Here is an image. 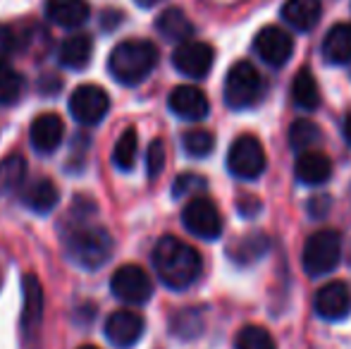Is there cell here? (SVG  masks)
I'll list each match as a JSON object with an SVG mask.
<instances>
[{"instance_id": "cell-1", "label": "cell", "mask_w": 351, "mask_h": 349, "mask_svg": "<svg viewBox=\"0 0 351 349\" xmlns=\"http://www.w3.org/2000/svg\"><path fill=\"white\" fill-rule=\"evenodd\" d=\"M153 268L162 285H167L170 289H186L199 280L204 261L191 244L167 234L158 239L153 249Z\"/></svg>"}, {"instance_id": "cell-2", "label": "cell", "mask_w": 351, "mask_h": 349, "mask_svg": "<svg viewBox=\"0 0 351 349\" xmlns=\"http://www.w3.org/2000/svg\"><path fill=\"white\" fill-rule=\"evenodd\" d=\"M158 65V48L146 38H130L112 48L108 58V70L112 80L125 86H136Z\"/></svg>"}, {"instance_id": "cell-3", "label": "cell", "mask_w": 351, "mask_h": 349, "mask_svg": "<svg viewBox=\"0 0 351 349\" xmlns=\"http://www.w3.org/2000/svg\"><path fill=\"white\" fill-rule=\"evenodd\" d=\"M65 254L84 270H98L112 256V237L98 225H74L65 230Z\"/></svg>"}, {"instance_id": "cell-4", "label": "cell", "mask_w": 351, "mask_h": 349, "mask_svg": "<svg viewBox=\"0 0 351 349\" xmlns=\"http://www.w3.org/2000/svg\"><path fill=\"white\" fill-rule=\"evenodd\" d=\"M265 84L261 72L251 62L241 60L227 72L225 80V103L232 110H246L254 108L263 98Z\"/></svg>"}, {"instance_id": "cell-5", "label": "cell", "mask_w": 351, "mask_h": 349, "mask_svg": "<svg viewBox=\"0 0 351 349\" xmlns=\"http://www.w3.org/2000/svg\"><path fill=\"white\" fill-rule=\"evenodd\" d=\"M304 270L311 278H320L337 268L342 258V234L337 230H318L304 244Z\"/></svg>"}, {"instance_id": "cell-6", "label": "cell", "mask_w": 351, "mask_h": 349, "mask_svg": "<svg viewBox=\"0 0 351 349\" xmlns=\"http://www.w3.org/2000/svg\"><path fill=\"white\" fill-rule=\"evenodd\" d=\"M227 168L239 180H256L265 170V151L263 144L254 134H241L232 141L227 154Z\"/></svg>"}, {"instance_id": "cell-7", "label": "cell", "mask_w": 351, "mask_h": 349, "mask_svg": "<svg viewBox=\"0 0 351 349\" xmlns=\"http://www.w3.org/2000/svg\"><path fill=\"white\" fill-rule=\"evenodd\" d=\"M110 289L125 304H146L153 294V282L141 265L127 263L112 273Z\"/></svg>"}, {"instance_id": "cell-8", "label": "cell", "mask_w": 351, "mask_h": 349, "mask_svg": "<svg viewBox=\"0 0 351 349\" xmlns=\"http://www.w3.org/2000/svg\"><path fill=\"white\" fill-rule=\"evenodd\" d=\"M110 110V98L96 84H82L70 96V112L72 117L84 127H93L103 120Z\"/></svg>"}, {"instance_id": "cell-9", "label": "cell", "mask_w": 351, "mask_h": 349, "mask_svg": "<svg viewBox=\"0 0 351 349\" xmlns=\"http://www.w3.org/2000/svg\"><path fill=\"white\" fill-rule=\"evenodd\" d=\"M182 223L191 234L201 239H217L222 234V215L217 206L206 196H196L184 206Z\"/></svg>"}, {"instance_id": "cell-10", "label": "cell", "mask_w": 351, "mask_h": 349, "mask_svg": "<svg viewBox=\"0 0 351 349\" xmlns=\"http://www.w3.org/2000/svg\"><path fill=\"white\" fill-rule=\"evenodd\" d=\"M215 62V51L204 41H186L175 48L172 53V65L180 75L191 80H204Z\"/></svg>"}, {"instance_id": "cell-11", "label": "cell", "mask_w": 351, "mask_h": 349, "mask_svg": "<svg viewBox=\"0 0 351 349\" xmlns=\"http://www.w3.org/2000/svg\"><path fill=\"white\" fill-rule=\"evenodd\" d=\"M315 313L325 321H342L351 313V287L344 280H332L315 292Z\"/></svg>"}, {"instance_id": "cell-12", "label": "cell", "mask_w": 351, "mask_h": 349, "mask_svg": "<svg viewBox=\"0 0 351 349\" xmlns=\"http://www.w3.org/2000/svg\"><path fill=\"white\" fill-rule=\"evenodd\" d=\"M143 318L139 313L130 311V309H120V311L110 313L106 321V337L112 347L117 349H130L141 340L143 335Z\"/></svg>"}, {"instance_id": "cell-13", "label": "cell", "mask_w": 351, "mask_h": 349, "mask_svg": "<svg viewBox=\"0 0 351 349\" xmlns=\"http://www.w3.org/2000/svg\"><path fill=\"white\" fill-rule=\"evenodd\" d=\"M254 51L263 62L273 67H282L294 53V38L280 27H265L258 32L254 41Z\"/></svg>"}, {"instance_id": "cell-14", "label": "cell", "mask_w": 351, "mask_h": 349, "mask_svg": "<svg viewBox=\"0 0 351 349\" xmlns=\"http://www.w3.org/2000/svg\"><path fill=\"white\" fill-rule=\"evenodd\" d=\"M65 136V122L58 112H41L29 127V139H32L34 151L48 156L58 151Z\"/></svg>"}, {"instance_id": "cell-15", "label": "cell", "mask_w": 351, "mask_h": 349, "mask_svg": "<svg viewBox=\"0 0 351 349\" xmlns=\"http://www.w3.org/2000/svg\"><path fill=\"white\" fill-rule=\"evenodd\" d=\"M167 106H170V110L175 112L177 117L191 120V122L204 120L210 110V103H208V98H206V93L201 91V88L186 86V84L172 88L170 98H167Z\"/></svg>"}, {"instance_id": "cell-16", "label": "cell", "mask_w": 351, "mask_h": 349, "mask_svg": "<svg viewBox=\"0 0 351 349\" xmlns=\"http://www.w3.org/2000/svg\"><path fill=\"white\" fill-rule=\"evenodd\" d=\"M24 289V309H22V335L32 337L36 335L38 326H41V313H43V289L36 275H24L22 280Z\"/></svg>"}, {"instance_id": "cell-17", "label": "cell", "mask_w": 351, "mask_h": 349, "mask_svg": "<svg viewBox=\"0 0 351 349\" xmlns=\"http://www.w3.org/2000/svg\"><path fill=\"white\" fill-rule=\"evenodd\" d=\"M43 10L48 22L62 29H77L91 17V8L86 0H46Z\"/></svg>"}, {"instance_id": "cell-18", "label": "cell", "mask_w": 351, "mask_h": 349, "mask_svg": "<svg viewBox=\"0 0 351 349\" xmlns=\"http://www.w3.org/2000/svg\"><path fill=\"white\" fill-rule=\"evenodd\" d=\"M60 201V191L48 177H36L22 189V204L34 213H51Z\"/></svg>"}, {"instance_id": "cell-19", "label": "cell", "mask_w": 351, "mask_h": 349, "mask_svg": "<svg viewBox=\"0 0 351 349\" xmlns=\"http://www.w3.org/2000/svg\"><path fill=\"white\" fill-rule=\"evenodd\" d=\"M294 173L299 182L318 186L330 180V175H332V163H330L328 156L320 154V151H304V154H299V158H296Z\"/></svg>"}, {"instance_id": "cell-20", "label": "cell", "mask_w": 351, "mask_h": 349, "mask_svg": "<svg viewBox=\"0 0 351 349\" xmlns=\"http://www.w3.org/2000/svg\"><path fill=\"white\" fill-rule=\"evenodd\" d=\"M156 29L165 41L180 43V46L191 41V36H194V24H191V19L184 14V10H180V8L162 10L156 19Z\"/></svg>"}, {"instance_id": "cell-21", "label": "cell", "mask_w": 351, "mask_h": 349, "mask_svg": "<svg viewBox=\"0 0 351 349\" xmlns=\"http://www.w3.org/2000/svg\"><path fill=\"white\" fill-rule=\"evenodd\" d=\"M323 14L320 0H287L282 5V19L296 32H311Z\"/></svg>"}, {"instance_id": "cell-22", "label": "cell", "mask_w": 351, "mask_h": 349, "mask_svg": "<svg viewBox=\"0 0 351 349\" xmlns=\"http://www.w3.org/2000/svg\"><path fill=\"white\" fill-rule=\"evenodd\" d=\"M93 41L88 34H72L58 48V60L67 70H84L91 62Z\"/></svg>"}, {"instance_id": "cell-23", "label": "cell", "mask_w": 351, "mask_h": 349, "mask_svg": "<svg viewBox=\"0 0 351 349\" xmlns=\"http://www.w3.org/2000/svg\"><path fill=\"white\" fill-rule=\"evenodd\" d=\"M323 56L332 65L351 62V24H335L323 38Z\"/></svg>"}, {"instance_id": "cell-24", "label": "cell", "mask_w": 351, "mask_h": 349, "mask_svg": "<svg viewBox=\"0 0 351 349\" xmlns=\"http://www.w3.org/2000/svg\"><path fill=\"white\" fill-rule=\"evenodd\" d=\"M291 96L294 103L301 110H315L320 106V86L318 80L313 77V72L308 67H301L299 75L294 77V84H291Z\"/></svg>"}, {"instance_id": "cell-25", "label": "cell", "mask_w": 351, "mask_h": 349, "mask_svg": "<svg viewBox=\"0 0 351 349\" xmlns=\"http://www.w3.org/2000/svg\"><path fill=\"white\" fill-rule=\"evenodd\" d=\"M24 175H27V160L19 154H10L8 158L0 160V194L8 196L22 189Z\"/></svg>"}, {"instance_id": "cell-26", "label": "cell", "mask_w": 351, "mask_h": 349, "mask_svg": "<svg viewBox=\"0 0 351 349\" xmlns=\"http://www.w3.org/2000/svg\"><path fill=\"white\" fill-rule=\"evenodd\" d=\"M136 151H139V136H136V130L130 127V130L122 132V136L117 139L115 151H112V163L120 170L130 173L136 163Z\"/></svg>"}, {"instance_id": "cell-27", "label": "cell", "mask_w": 351, "mask_h": 349, "mask_svg": "<svg viewBox=\"0 0 351 349\" xmlns=\"http://www.w3.org/2000/svg\"><path fill=\"white\" fill-rule=\"evenodd\" d=\"M24 93V77L8 62H0V106H12Z\"/></svg>"}, {"instance_id": "cell-28", "label": "cell", "mask_w": 351, "mask_h": 349, "mask_svg": "<svg viewBox=\"0 0 351 349\" xmlns=\"http://www.w3.org/2000/svg\"><path fill=\"white\" fill-rule=\"evenodd\" d=\"M320 141V127L311 120H296L289 127V144L294 151H313V146Z\"/></svg>"}, {"instance_id": "cell-29", "label": "cell", "mask_w": 351, "mask_h": 349, "mask_svg": "<svg viewBox=\"0 0 351 349\" xmlns=\"http://www.w3.org/2000/svg\"><path fill=\"white\" fill-rule=\"evenodd\" d=\"M234 349H278L273 335L261 326H244L234 340Z\"/></svg>"}, {"instance_id": "cell-30", "label": "cell", "mask_w": 351, "mask_h": 349, "mask_svg": "<svg viewBox=\"0 0 351 349\" xmlns=\"http://www.w3.org/2000/svg\"><path fill=\"white\" fill-rule=\"evenodd\" d=\"M182 146L191 158H206L215 146V136L208 130H189L182 136Z\"/></svg>"}, {"instance_id": "cell-31", "label": "cell", "mask_w": 351, "mask_h": 349, "mask_svg": "<svg viewBox=\"0 0 351 349\" xmlns=\"http://www.w3.org/2000/svg\"><path fill=\"white\" fill-rule=\"evenodd\" d=\"M265 252H268V239H265L263 234H246L234 247V256H237V261H241V263L254 261V258L263 256Z\"/></svg>"}, {"instance_id": "cell-32", "label": "cell", "mask_w": 351, "mask_h": 349, "mask_svg": "<svg viewBox=\"0 0 351 349\" xmlns=\"http://www.w3.org/2000/svg\"><path fill=\"white\" fill-rule=\"evenodd\" d=\"M162 168H165V146H162L160 139H156V141H151V146H148L146 173L151 180H156V177L162 173Z\"/></svg>"}, {"instance_id": "cell-33", "label": "cell", "mask_w": 351, "mask_h": 349, "mask_svg": "<svg viewBox=\"0 0 351 349\" xmlns=\"http://www.w3.org/2000/svg\"><path fill=\"white\" fill-rule=\"evenodd\" d=\"M19 48V34L10 24H0V62H5Z\"/></svg>"}, {"instance_id": "cell-34", "label": "cell", "mask_w": 351, "mask_h": 349, "mask_svg": "<svg viewBox=\"0 0 351 349\" xmlns=\"http://www.w3.org/2000/svg\"><path fill=\"white\" fill-rule=\"evenodd\" d=\"M204 186H206L204 177H199V175H182V177H177V180H175L172 194L180 199V196H186V194H191V191H196V189H204Z\"/></svg>"}, {"instance_id": "cell-35", "label": "cell", "mask_w": 351, "mask_h": 349, "mask_svg": "<svg viewBox=\"0 0 351 349\" xmlns=\"http://www.w3.org/2000/svg\"><path fill=\"white\" fill-rule=\"evenodd\" d=\"M330 206H332L330 196L318 194V196H313V199L308 201V213L313 215V218H325V215H328V210H330Z\"/></svg>"}, {"instance_id": "cell-36", "label": "cell", "mask_w": 351, "mask_h": 349, "mask_svg": "<svg viewBox=\"0 0 351 349\" xmlns=\"http://www.w3.org/2000/svg\"><path fill=\"white\" fill-rule=\"evenodd\" d=\"M344 139H347L349 146H351V112H349L347 120H344Z\"/></svg>"}, {"instance_id": "cell-37", "label": "cell", "mask_w": 351, "mask_h": 349, "mask_svg": "<svg viewBox=\"0 0 351 349\" xmlns=\"http://www.w3.org/2000/svg\"><path fill=\"white\" fill-rule=\"evenodd\" d=\"M160 0H136V5L139 8H153V5H158Z\"/></svg>"}, {"instance_id": "cell-38", "label": "cell", "mask_w": 351, "mask_h": 349, "mask_svg": "<svg viewBox=\"0 0 351 349\" xmlns=\"http://www.w3.org/2000/svg\"><path fill=\"white\" fill-rule=\"evenodd\" d=\"M79 349H98V347H91V345H84V347H79Z\"/></svg>"}]
</instances>
